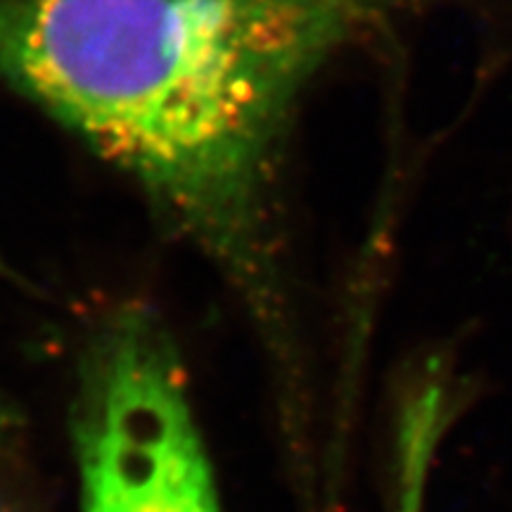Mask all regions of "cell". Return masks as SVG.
Segmentation results:
<instances>
[{
	"label": "cell",
	"instance_id": "6da1fadb",
	"mask_svg": "<svg viewBox=\"0 0 512 512\" xmlns=\"http://www.w3.org/2000/svg\"><path fill=\"white\" fill-rule=\"evenodd\" d=\"M451 0H0V86L131 178L285 370L283 159L311 81Z\"/></svg>",
	"mask_w": 512,
	"mask_h": 512
},
{
	"label": "cell",
	"instance_id": "7a4b0ae2",
	"mask_svg": "<svg viewBox=\"0 0 512 512\" xmlns=\"http://www.w3.org/2000/svg\"><path fill=\"white\" fill-rule=\"evenodd\" d=\"M458 403L451 363L444 358H430L408 382L396 413L389 512H427L432 467Z\"/></svg>",
	"mask_w": 512,
	"mask_h": 512
},
{
	"label": "cell",
	"instance_id": "3957f363",
	"mask_svg": "<svg viewBox=\"0 0 512 512\" xmlns=\"http://www.w3.org/2000/svg\"><path fill=\"white\" fill-rule=\"evenodd\" d=\"M10 422H12V418H10V411H8V406H5L3 396H0V441H3L5 432H8Z\"/></svg>",
	"mask_w": 512,
	"mask_h": 512
},
{
	"label": "cell",
	"instance_id": "277c9868",
	"mask_svg": "<svg viewBox=\"0 0 512 512\" xmlns=\"http://www.w3.org/2000/svg\"><path fill=\"white\" fill-rule=\"evenodd\" d=\"M5 273V264H3V259H0V275Z\"/></svg>",
	"mask_w": 512,
	"mask_h": 512
}]
</instances>
